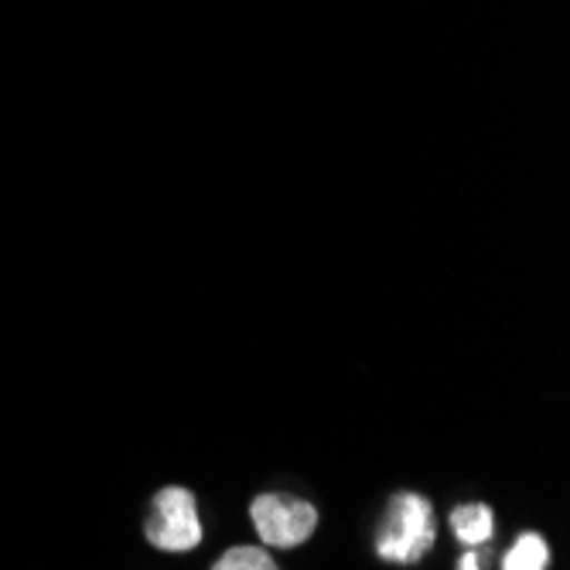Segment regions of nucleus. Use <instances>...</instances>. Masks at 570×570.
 Here are the masks:
<instances>
[{
    "label": "nucleus",
    "instance_id": "nucleus-1",
    "mask_svg": "<svg viewBox=\"0 0 570 570\" xmlns=\"http://www.w3.org/2000/svg\"><path fill=\"white\" fill-rule=\"evenodd\" d=\"M438 540L434 509L417 492H396L376 530V553L393 563H417Z\"/></svg>",
    "mask_w": 570,
    "mask_h": 570
},
{
    "label": "nucleus",
    "instance_id": "nucleus-2",
    "mask_svg": "<svg viewBox=\"0 0 570 570\" xmlns=\"http://www.w3.org/2000/svg\"><path fill=\"white\" fill-rule=\"evenodd\" d=\"M249 520L267 547L294 550L318 530V509L287 492H267L249 502Z\"/></svg>",
    "mask_w": 570,
    "mask_h": 570
},
{
    "label": "nucleus",
    "instance_id": "nucleus-3",
    "mask_svg": "<svg viewBox=\"0 0 570 570\" xmlns=\"http://www.w3.org/2000/svg\"><path fill=\"white\" fill-rule=\"evenodd\" d=\"M144 533L150 547L165 553H188L202 543V520H198V502L188 489L168 485L154 495Z\"/></svg>",
    "mask_w": 570,
    "mask_h": 570
},
{
    "label": "nucleus",
    "instance_id": "nucleus-4",
    "mask_svg": "<svg viewBox=\"0 0 570 570\" xmlns=\"http://www.w3.org/2000/svg\"><path fill=\"white\" fill-rule=\"evenodd\" d=\"M451 530H454V537L461 543L479 547V543H489L492 540V533H495V515L482 502H464V505L451 509Z\"/></svg>",
    "mask_w": 570,
    "mask_h": 570
},
{
    "label": "nucleus",
    "instance_id": "nucleus-5",
    "mask_svg": "<svg viewBox=\"0 0 570 570\" xmlns=\"http://www.w3.org/2000/svg\"><path fill=\"white\" fill-rule=\"evenodd\" d=\"M550 547L540 533H523L502 557V570H547Z\"/></svg>",
    "mask_w": 570,
    "mask_h": 570
},
{
    "label": "nucleus",
    "instance_id": "nucleus-6",
    "mask_svg": "<svg viewBox=\"0 0 570 570\" xmlns=\"http://www.w3.org/2000/svg\"><path fill=\"white\" fill-rule=\"evenodd\" d=\"M213 570H281V567L264 547H233L213 563Z\"/></svg>",
    "mask_w": 570,
    "mask_h": 570
},
{
    "label": "nucleus",
    "instance_id": "nucleus-7",
    "mask_svg": "<svg viewBox=\"0 0 570 570\" xmlns=\"http://www.w3.org/2000/svg\"><path fill=\"white\" fill-rule=\"evenodd\" d=\"M458 570H479V557H475V553H469V557L461 560V567H458Z\"/></svg>",
    "mask_w": 570,
    "mask_h": 570
}]
</instances>
